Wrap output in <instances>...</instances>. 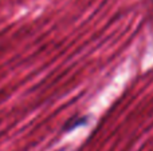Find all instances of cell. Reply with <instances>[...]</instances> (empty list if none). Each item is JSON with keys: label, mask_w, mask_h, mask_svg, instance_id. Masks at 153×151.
Listing matches in <instances>:
<instances>
[{"label": "cell", "mask_w": 153, "mask_h": 151, "mask_svg": "<svg viewBox=\"0 0 153 151\" xmlns=\"http://www.w3.org/2000/svg\"><path fill=\"white\" fill-rule=\"evenodd\" d=\"M87 122V117H74V118H70L63 126V130L65 131H70V130H74L75 127L78 126H82Z\"/></svg>", "instance_id": "obj_1"}]
</instances>
